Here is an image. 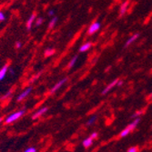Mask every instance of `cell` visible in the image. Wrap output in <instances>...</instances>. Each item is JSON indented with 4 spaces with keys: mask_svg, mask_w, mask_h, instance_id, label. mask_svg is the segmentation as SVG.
Segmentation results:
<instances>
[{
    "mask_svg": "<svg viewBox=\"0 0 152 152\" xmlns=\"http://www.w3.org/2000/svg\"><path fill=\"white\" fill-rule=\"evenodd\" d=\"M91 46H92V44H91L90 42H86V43L82 44V45L80 46L79 51H80V52H86V51H88V49H90Z\"/></svg>",
    "mask_w": 152,
    "mask_h": 152,
    "instance_id": "11",
    "label": "cell"
},
{
    "mask_svg": "<svg viewBox=\"0 0 152 152\" xmlns=\"http://www.w3.org/2000/svg\"><path fill=\"white\" fill-rule=\"evenodd\" d=\"M100 28V23L99 22H94L90 25V26L88 29V35H93L96 32H98L99 29Z\"/></svg>",
    "mask_w": 152,
    "mask_h": 152,
    "instance_id": "4",
    "label": "cell"
},
{
    "mask_svg": "<svg viewBox=\"0 0 152 152\" xmlns=\"http://www.w3.org/2000/svg\"><path fill=\"white\" fill-rule=\"evenodd\" d=\"M58 20V17L54 16V17L51 18V20L49 21V24H48V29H52V28H54V26H56V24H57Z\"/></svg>",
    "mask_w": 152,
    "mask_h": 152,
    "instance_id": "12",
    "label": "cell"
},
{
    "mask_svg": "<svg viewBox=\"0 0 152 152\" xmlns=\"http://www.w3.org/2000/svg\"><path fill=\"white\" fill-rule=\"evenodd\" d=\"M93 141H94V140H92L90 137H88V139H86V140H83L82 145H83V147H84V148H89V147H91V146H92Z\"/></svg>",
    "mask_w": 152,
    "mask_h": 152,
    "instance_id": "10",
    "label": "cell"
},
{
    "mask_svg": "<svg viewBox=\"0 0 152 152\" xmlns=\"http://www.w3.org/2000/svg\"><path fill=\"white\" fill-rule=\"evenodd\" d=\"M139 150H140L139 147L134 146V147H131V148H129L128 149V151H127V152H139Z\"/></svg>",
    "mask_w": 152,
    "mask_h": 152,
    "instance_id": "20",
    "label": "cell"
},
{
    "mask_svg": "<svg viewBox=\"0 0 152 152\" xmlns=\"http://www.w3.org/2000/svg\"><path fill=\"white\" fill-rule=\"evenodd\" d=\"M48 16H50V17H54V16H55V10H54V9H50V10H48Z\"/></svg>",
    "mask_w": 152,
    "mask_h": 152,
    "instance_id": "26",
    "label": "cell"
},
{
    "mask_svg": "<svg viewBox=\"0 0 152 152\" xmlns=\"http://www.w3.org/2000/svg\"><path fill=\"white\" fill-rule=\"evenodd\" d=\"M128 5H129V3H128V2H125L124 4H122V5H121V7H120V10H119V13H120V15H121V16H122V15H124V14H125V12L127 11Z\"/></svg>",
    "mask_w": 152,
    "mask_h": 152,
    "instance_id": "14",
    "label": "cell"
},
{
    "mask_svg": "<svg viewBox=\"0 0 152 152\" xmlns=\"http://www.w3.org/2000/svg\"><path fill=\"white\" fill-rule=\"evenodd\" d=\"M36 18H37L36 15H35V14H32V15L29 17V18L27 19V21H26V29L28 31L32 29V26H33V24L35 23Z\"/></svg>",
    "mask_w": 152,
    "mask_h": 152,
    "instance_id": "8",
    "label": "cell"
},
{
    "mask_svg": "<svg viewBox=\"0 0 152 152\" xmlns=\"http://www.w3.org/2000/svg\"><path fill=\"white\" fill-rule=\"evenodd\" d=\"M140 118H137L135 120H133V122H131L129 126H127L125 129H124L120 132L119 137H127L129 134H130V133L137 128V124L140 123Z\"/></svg>",
    "mask_w": 152,
    "mask_h": 152,
    "instance_id": "1",
    "label": "cell"
},
{
    "mask_svg": "<svg viewBox=\"0 0 152 152\" xmlns=\"http://www.w3.org/2000/svg\"><path fill=\"white\" fill-rule=\"evenodd\" d=\"M43 22H44V18L42 17H38L35 20V26H40L41 25L43 24Z\"/></svg>",
    "mask_w": 152,
    "mask_h": 152,
    "instance_id": "15",
    "label": "cell"
},
{
    "mask_svg": "<svg viewBox=\"0 0 152 152\" xmlns=\"http://www.w3.org/2000/svg\"><path fill=\"white\" fill-rule=\"evenodd\" d=\"M96 116H93V117H91L88 120V126H90V125H92V124H94L95 122H96Z\"/></svg>",
    "mask_w": 152,
    "mask_h": 152,
    "instance_id": "19",
    "label": "cell"
},
{
    "mask_svg": "<svg viewBox=\"0 0 152 152\" xmlns=\"http://www.w3.org/2000/svg\"><path fill=\"white\" fill-rule=\"evenodd\" d=\"M24 152H37V148H34V147H31V148H26Z\"/></svg>",
    "mask_w": 152,
    "mask_h": 152,
    "instance_id": "23",
    "label": "cell"
},
{
    "mask_svg": "<svg viewBox=\"0 0 152 152\" xmlns=\"http://www.w3.org/2000/svg\"><path fill=\"white\" fill-rule=\"evenodd\" d=\"M122 85H123V82H122V81H120V80H118V82L117 86H118V87H121Z\"/></svg>",
    "mask_w": 152,
    "mask_h": 152,
    "instance_id": "28",
    "label": "cell"
},
{
    "mask_svg": "<svg viewBox=\"0 0 152 152\" xmlns=\"http://www.w3.org/2000/svg\"><path fill=\"white\" fill-rule=\"evenodd\" d=\"M48 109V108L47 107H44L39 108L38 110H37V111L32 115V119H37V118H40V117H42L44 114L47 113Z\"/></svg>",
    "mask_w": 152,
    "mask_h": 152,
    "instance_id": "6",
    "label": "cell"
},
{
    "mask_svg": "<svg viewBox=\"0 0 152 152\" xmlns=\"http://www.w3.org/2000/svg\"><path fill=\"white\" fill-rule=\"evenodd\" d=\"M139 36H140L139 34H135V35H133V36H132V37L128 40V41H127V43H126V45H125V48H128L131 43H133L134 41L137 38V37H139Z\"/></svg>",
    "mask_w": 152,
    "mask_h": 152,
    "instance_id": "13",
    "label": "cell"
},
{
    "mask_svg": "<svg viewBox=\"0 0 152 152\" xmlns=\"http://www.w3.org/2000/svg\"><path fill=\"white\" fill-rule=\"evenodd\" d=\"M55 54V49L53 48H47L45 50V57H51Z\"/></svg>",
    "mask_w": 152,
    "mask_h": 152,
    "instance_id": "16",
    "label": "cell"
},
{
    "mask_svg": "<svg viewBox=\"0 0 152 152\" xmlns=\"http://www.w3.org/2000/svg\"><path fill=\"white\" fill-rule=\"evenodd\" d=\"M144 113V110H140V111H137V112H135L132 116H131V118H140L142 114Z\"/></svg>",
    "mask_w": 152,
    "mask_h": 152,
    "instance_id": "18",
    "label": "cell"
},
{
    "mask_svg": "<svg viewBox=\"0 0 152 152\" xmlns=\"http://www.w3.org/2000/svg\"><path fill=\"white\" fill-rule=\"evenodd\" d=\"M77 60V56H75V57H74L70 61H69V63H68L67 67H68V68H72V67L75 66V64H76Z\"/></svg>",
    "mask_w": 152,
    "mask_h": 152,
    "instance_id": "17",
    "label": "cell"
},
{
    "mask_svg": "<svg viewBox=\"0 0 152 152\" xmlns=\"http://www.w3.org/2000/svg\"><path fill=\"white\" fill-rule=\"evenodd\" d=\"M7 72H8V66L7 65H5L3 67L0 68V81L5 78Z\"/></svg>",
    "mask_w": 152,
    "mask_h": 152,
    "instance_id": "9",
    "label": "cell"
},
{
    "mask_svg": "<svg viewBox=\"0 0 152 152\" xmlns=\"http://www.w3.org/2000/svg\"><path fill=\"white\" fill-rule=\"evenodd\" d=\"M32 89H33V88L32 87H29V88H26L24 91H22L18 96V98H17V101H22V100H24L26 96H28V95L32 92Z\"/></svg>",
    "mask_w": 152,
    "mask_h": 152,
    "instance_id": "3",
    "label": "cell"
},
{
    "mask_svg": "<svg viewBox=\"0 0 152 152\" xmlns=\"http://www.w3.org/2000/svg\"><path fill=\"white\" fill-rule=\"evenodd\" d=\"M15 47L17 49H20L22 48V43L20 42V41H18V42H16V44H15Z\"/></svg>",
    "mask_w": 152,
    "mask_h": 152,
    "instance_id": "25",
    "label": "cell"
},
{
    "mask_svg": "<svg viewBox=\"0 0 152 152\" xmlns=\"http://www.w3.org/2000/svg\"><path fill=\"white\" fill-rule=\"evenodd\" d=\"M118 79H115V80H113L111 83H110L109 85H107L105 88H104V90L102 91V95H106V94H107L110 90H111L117 84H118Z\"/></svg>",
    "mask_w": 152,
    "mask_h": 152,
    "instance_id": "7",
    "label": "cell"
},
{
    "mask_svg": "<svg viewBox=\"0 0 152 152\" xmlns=\"http://www.w3.org/2000/svg\"><path fill=\"white\" fill-rule=\"evenodd\" d=\"M67 79H68L67 77H64L63 79L59 80V81L57 83V84H55V85H54V87L51 88L50 93H52V94H53V93H55V92H57V91H58V89H59V88H60L64 84H65V83L67 81Z\"/></svg>",
    "mask_w": 152,
    "mask_h": 152,
    "instance_id": "5",
    "label": "cell"
},
{
    "mask_svg": "<svg viewBox=\"0 0 152 152\" xmlns=\"http://www.w3.org/2000/svg\"><path fill=\"white\" fill-rule=\"evenodd\" d=\"M8 71H9V73L11 74V75H14V69H13V68L12 67H8Z\"/></svg>",
    "mask_w": 152,
    "mask_h": 152,
    "instance_id": "27",
    "label": "cell"
},
{
    "mask_svg": "<svg viewBox=\"0 0 152 152\" xmlns=\"http://www.w3.org/2000/svg\"><path fill=\"white\" fill-rule=\"evenodd\" d=\"M2 121H3V118H0V123H1Z\"/></svg>",
    "mask_w": 152,
    "mask_h": 152,
    "instance_id": "29",
    "label": "cell"
},
{
    "mask_svg": "<svg viewBox=\"0 0 152 152\" xmlns=\"http://www.w3.org/2000/svg\"><path fill=\"white\" fill-rule=\"evenodd\" d=\"M6 20V15L4 14V12L0 11V22H3Z\"/></svg>",
    "mask_w": 152,
    "mask_h": 152,
    "instance_id": "22",
    "label": "cell"
},
{
    "mask_svg": "<svg viewBox=\"0 0 152 152\" xmlns=\"http://www.w3.org/2000/svg\"><path fill=\"white\" fill-rule=\"evenodd\" d=\"M90 137H91V139L92 140H96V137H99V134H98V132H93L90 136H89Z\"/></svg>",
    "mask_w": 152,
    "mask_h": 152,
    "instance_id": "24",
    "label": "cell"
},
{
    "mask_svg": "<svg viewBox=\"0 0 152 152\" xmlns=\"http://www.w3.org/2000/svg\"><path fill=\"white\" fill-rule=\"evenodd\" d=\"M25 112H26V111H25L24 109H21V110H18V111H15L14 113L8 115V116L5 118L4 124H11V123H13V122L17 121L18 119H19L21 117L24 116Z\"/></svg>",
    "mask_w": 152,
    "mask_h": 152,
    "instance_id": "2",
    "label": "cell"
},
{
    "mask_svg": "<svg viewBox=\"0 0 152 152\" xmlns=\"http://www.w3.org/2000/svg\"><path fill=\"white\" fill-rule=\"evenodd\" d=\"M150 98H152V93L150 94Z\"/></svg>",
    "mask_w": 152,
    "mask_h": 152,
    "instance_id": "30",
    "label": "cell"
},
{
    "mask_svg": "<svg viewBox=\"0 0 152 152\" xmlns=\"http://www.w3.org/2000/svg\"><path fill=\"white\" fill-rule=\"evenodd\" d=\"M11 94H12V90H10V91H8L7 93H6V94L2 96V98H1V99H2V100H5V99H8L9 96H11Z\"/></svg>",
    "mask_w": 152,
    "mask_h": 152,
    "instance_id": "21",
    "label": "cell"
}]
</instances>
